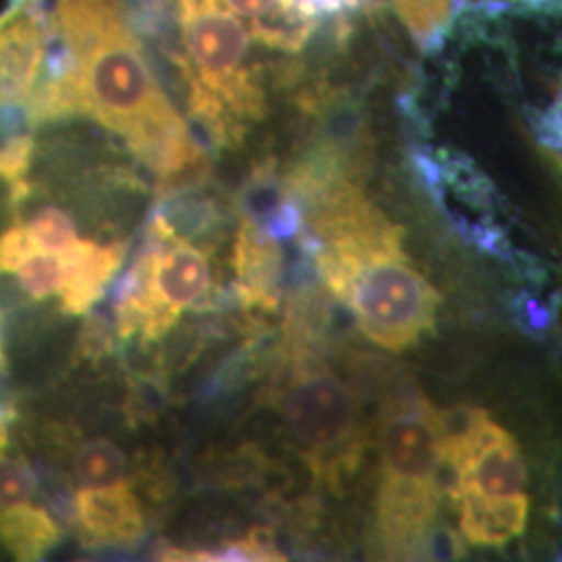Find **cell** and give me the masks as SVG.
I'll use <instances>...</instances> for the list:
<instances>
[{
    "label": "cell",
    "mask_w": 562,
    "mask_h": 562,
    "mask_svg": "<svg viewBox=\"0 0 562 562\" xmlns=\"http://www.w3.org/2000/svg\"><path fill=\"white\" fill-rule=\"evenodd\" d=\"M50 55L23 106L32 127L88 117L117 134L165 186L201 180L206 155L169 101L125 0H42Z\"/></svg>",
    "instance_id": "6da1fadb"
},
{
    "label": "cell",
    "mask_w": 562,
    "mask_h": 562,
    "mask_svg": "<svg viewBox=\"0 0 562 562\" xmlns=\"http://www.w3.org/2000/svg\"><path fill=\"white\" fill-rule=\"evenodd\" d=\"M308 227L323 283L350 308L367 340L404 352L434 331L440 294L408 261L401 229L359 188L322 202Z\"/></svg>",
    "instance_id": "7a4b0ae2"
},
{
    "label": "cell",
    "mask_w": 562,
    "mask_h": 562,
    "mask_svg": "<svg viewBox=\"0 0 562 562\" xmlns=\"http://www.w3.org/2000/svg\"><path fill=\"white\" fill-rule=\"evenodd\" d=\"M173 13L176 41L165 48L192 120L215 148L238 146L267 113L261 60L250 32L222 0H138Z\"/></svg>",
    "instance_id": "3957f363"
},
{
    "label": "cell",
    "mask_w": 562,
    "mask_h": 562,
    "mask_svg": "<svg viewBox=\"0 0 562 562\" xmlns=\"http://www.w3.org/2000/svg\"><path fill=\"white\" fill-rule=\"evenodd\" d=\"M443 419L419 387H398L380 413L375 542L385 559H417L429 546L442 490Z\"/></svg>",
    "instance_id": "277c9868"
},
{
    "label": "cell",
    "mask_w": 562,
    "mask_h": 562,
    "mask_svg": "<svg viewBox=\"0 0 562 562\" xmlns=\"http://www.w3.org/2000/svg\"><path fill=\"white\" fill-rule=\"evenodd\" d=\"M273 402L315 482L341 487L359 469L367 442L357 392L306 346L290 344Z\"/></svg>",
    "instance_id": "5b68a950"
},
{
    "label": "cell",
    "mask_w": 562,
    "mask_h": 562,
    "mask_svg": "<svg viewBox=\"0 0 562 562\" xmlns=\"http://www.w3.org/2000/svg\"><path fill=\"white\" fill-rule=\"evenodd\" d=\"M211 292V265L201 248L178 236L162 215L148 229V244L121 283L115 304L121 340L159 341L186 308Z\"/></svg>",
    "instance_id": "8992f818"
},
{
    "label": "cell",
    "mask_w": 562,
    "mask_h": 562,
    "mask_svg": "<svg viewBox=\"0 0 562 562\" xmlns=\"http://www.w3.org/2000/svg\"><path fill=\"white\" fill-rule=\"evenodd\" d=\"M48 55L50 27L42 0H11L0 13V113L30 101Z\"/></svg>",
    "instance_id": "52a82bcc"
},
{
    "label": "cell",
    "mask_w": 562,
    "mask_h": 562,
    "mask_svg": "<svg viewBox=\"0 0 562 562\" xmlns=\"http://www.w3.org/2000/svg\"><path fill=\"white\" fill-rule=\"evenodd\" d=\"M76 525L88 546H132L146 533L138 494L127 482L104 487H80L74 498Z\"/></svg>",
    "instance_id": "ba28073f"
},
{
    "label": "cell",
    "mask_w": 562,
    "mask_h": 562,
    "mask_svg": "<svg viewBox=\"0 0 562 562\" xmlns=\"http://www.w3.org/2000/svg\"><path fill=\"white\" fill-rule=\"evenodd\" d=\"M125 252L127 246L123 241L101 246L81 238L59 252L63 261V281L57 294L60 311L67 315H83L92 304L101 301L120 271Z\"/></svg>",
    "instance_id": "9c48e42d"
},
{
    "label": "cell",
    "mask_w": 562,
    "mask_h": 562,
    "mask_svg": "<svg viewBox=\"0 0 562 562\" xmlns=\"http://www.w3.org/2000/svg\"><path fill=\"white\" fill-rule=\"evenodd\" d=\"M246 25L252 41L281 55H299L319 30L306 20L294 0H222Z\"/></svg>",
    "instance_id": "30bf717a"
},
{
    "label": "cell",
    "mask_w": 562,
    "mask_h": 562,
    "mask_svg": "<svg viewBox=\"0 0 562 562\" xmlns=\"http://www.w3.org/2000/svg\"><path fill=\"white\" fill-rule=\"evenodd\" d=\"M462 540L480 548H503L522 536L529 521L527 492L513 498H452Z\"/></svg>",
    "instance_id": "8fae6325"
},
{
    "label": "cell",
    "mask_w": 562,
    "mask_h": 562,
    "mask_svg": "<svg viewBox=\"0 0 562 562\" xmlns=\"http://www.w3.org/2000/svg\"><path fill=\"white\" fill-rule=\"evenodd\" d=\"M280 262V248L276 244V238L267 236L261 227L250 220L241 223L234 265L244 304L262 306L267 311H273L278 306Z\"/></svg>",
    "instance_id": "7c38bea8"
},
{
    "label": "cell",
    "mask_w": 562,
    "mask_h": 562,
    "mask_svg": "<svg viewBox=\"0 0 562 562\" xmlns=\"http://www.w3.org/2000/svg\"><path fill=\"white\" fill-rule=\"evenodd\" d=\"M59 540V525L41 504L0 515V542L18 561H41Z\"/></svg>",
    "instance_id": "4fadbf2b"
},
{
    "label": "cell",
    "mask_w": 562,
    "mask_h": 562,
    "mask_svg": "<svg viewBox=\"0 0 562 562\" xmlns=\"http://www.w3.org/2000/svg\"><path fill=\"white\" fill-rule=\"evenodd\" d=\"M71 469L80 487H104L125 482L127 459L113 440L92 438L76 448Z\"/></svg>",
    "instance_id": "5bb4252c"
},
{
    "label": "cell",
    "mask_w": 562,
    "mask_h": 562,
    "mask_svg": "<svg viewBox=\"0 0 562 562\" xmlns=\"http://www.w3.org/2000/svg\"><path fill=\"white\" fill-rule=\"evenodd\" d=\"M162 561H283L285 557L276 548L267 529H252L240 542L229 543L222 550H165Z\"/></svg>",
    "instance_id": "9a60e30c"
},
{
    "label": "cell",
    "mask_w": 562,
    "mask_h": 562,
    "mask_svg": "<svg viewBox=\"0 0 562 562\" xmlns=\"http://www.w3.org/2000/svg\"><path fill=\"white\" fill-rule=\"evenodd\" d=\"M38 480L23 457L0 448V515L36 503Z\"/></svg>",
    "instance_id": "2e32d148"
},
{
    "label": "cell",
    "mask_w": 562,
    "mask_h": 562,
    "mask_svg": "<svg viewBox=\"0 0 562 562\" xmlns=\"http://www.w3.org/2000/svg\"><path fill=\"white\" fill-rule=\"evenodd\" d=\"M392 2L402 23L408 27V32L422 44H429L442 34L454 0H392Z\"/></svg>",
    "instance_id": "e0dca14e"
},
{
    "label": "cell",
    "mask_w": 562,
    "mask_h": 562,
    "mask_svg": "<svg viewBox=\"0 0 562 562\" xmlns=\"http://www.w3.org/2000/svg\"><path fill=\"white\" fill-rule=\"evenodd\" d=\"M21 290L32 301H46L57 296L63 281V261L55 252H36L27 261L21 262L15 271Z\"/></svg>",
    "instance_id": "ac0fdd59"
},
{
    "label": "cell",
    "mask_w": 562,
    "mask_h": 562,
    "mask_svg": "<svg viewBox=\"0 0 562 562\" xmlns=\"http://www.w3.org/2000/svg\"><path fill=\"white\" fill-rule=\"evenodd\" d=\"M25 225L42 252L59 255L78 240L76 225L59 206H44Z\"/></svg>",
    "instance_id": "d6986e66"
},
{
    "label": "cell",
    "mask_w": 562,
    "mask_h": 562,
    "mask_svg": "<svg viewBox=\"0 0 562 562\" xmlns=\"http://www.w3.org/2000/svg\"><path fill=\"white\" fill-rule=\"evenodd\" d=\"M42 252L25 222L13 223L0 234V276H15L21 262Z\"/></svg>",
    "instance_id": "ffe728a7"
},
{
    "label": "cell",
    "mask_w": 562,
    "mask_h": 562,
    "mask_svg": "<svg viewBox=\"0 0 562 562\" xmlns=\"http://www.w3.org/2000/svg\"><path fill=\"white\" fill-rule=\"evenodd\" d=\"M302 15L306 20L315 21L322 25L323 20H341L348 18L350 13L361 11L367 4V0H294Z\"/></svg>",
    "instance_id": "44dd1931"
},
{
    "label": "cell",
    "mask_w": 562,
    "mask_h": 562,
    "mask_svg": "<svg viewBox=\"0 0 562 562\" xmlns=\"http://www.w3.org/2000/svg\"><path fill=\"white\" fill-rule=\"evenodd\" d=\"M88 322L90 323L81 334V352L83 357H97L106 348H111V334L102 319H94V322L88 319Z\"/></svg>",
    "instance_id": "7402d4cb"
},
{
    "label": "cell",
    "mask_w": 562,
    "mask_h": 562,
    "mask_svg": "<svg viewBox=\"0 0 562 562\" xmlns=\"http://www.w3.org/2000/svg\"><path fill=\"white\" fill-rule=\"evenodd\" d=\"M542 134L543 144H546V150L548 153H557L562 150V97L561 101L557 102L542 121Z\"/></svg>",
    "instance_id": "603a6c76"
},
{
    "label": "cell",
    "mask_w": 562,
    "mask_h": 562,
    "mask_svg": "<svg viewBox=\"0 0 562 562\" xmlns=\"http://www.w3.org/2000/svg\"><path fill=\"white\" fill-rule=\"evenodd\" d=\"M0 325H2V313H0ZM7 369V357H4V348H2V338H0V373Z\"/></svg>",
    "instance_id": "cb8c5ba5"
}]
</instances>
